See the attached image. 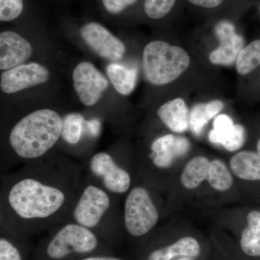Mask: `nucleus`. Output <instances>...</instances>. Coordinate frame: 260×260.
Here are the masks:
<instances>
[{
  "label": "nucleus",
  "instance_id": "27",
  "mask_svg": "<svg viewBox=\"0 0 260 260\" xmlns=\"http://www.w3.org/2000/svg\"><path fill=\"white\" fill-rule=\"evenodd\" d=\"M103 8L109 14L116 15L121 14L132 5H135L138 0H100Z\"/></svg>",
  "mask_w": 260,
  "mask_h": 260
},
{
  "label": "nucleus",
  "instance_id": "24",
  "mask_svg": "<svg viewBox=\"0 0 260 260\" xmlns=\"http://www.w3.org/2000/svg\"><path fill=\"white\" fill-rule=\"evenodd\" d=\"M207 179L210 185L218 191L227 190L233 184L232 174L226 166L220 160L210 162Z\"/></svg>",
  "mask_w": 260,
  "mask_h": 260
},
{
  "label": "nucleus",
  "instance_id": "20",
  "mask_svg": "<svg viewBox=\"0 0 260 260\" xmlns=\"http://www.w3.org/2000/svg\"><path fill=\"white\" fill-rule=\"evenodd\" d=\"M247 221V227L243 231L241 237V247L247 255L260 256V212L249 213Z\"/></svg>",
  "mask_w": 260,
  "mask_h": 260
},
{
  "label": "nucleus",
  "instance_id": "5",
  "mask_svg": "<svg viewBox=\"0 0 260 260\" xmlns=\"http://www.w3.org/2000/svg\"><path fill=\"white\" fill-rule=\"evenodd\" d=\"M98 245L96 236L91 229L76 223L61 227L51 239L47 247V254L51 259H64L73 253L87 254Z\"/></svg>",
  "mask_w": 260,
  "mask_h": 260
},
{
  "label": "nucleus",
  "instance_id": "2",
  "mask_svg": "<svg viewBox=\"0 0 260 260\" xmlns=\"http://www.w3.org/2000/svg\"><path fill=\"white\" fill-rule=\"evenodd\" d=\"M62 119L55 111L39 109L17 123L10 132L13 151L24 160L41 158L53 148L61 136Z\"/></svg>",
  "mask_w": 260,
  "mask_h": 260
},
{
  "label": "nucleus",
  "instance_id": "29",
  "mask_svg": "<svg viewBox=\"0 0 260 260\" xmlns=\"http://www.w3.org/2000/svg\"><path fill=\"white\" fill-rule=\"evenodd\" d=\"M223 0H189L191 4L205 8H215L221 4Z\"/></svg>",
  "mask_w": 260,
  "mask_h": 260
},
{
  "label": "nucleus",
  "instance_id": "31",
  "mask_svg": "<svg viewBox=\"0 0 260 260\" xmlns=\"http://www.w3.org/2000/svg\"><path fill=\"white\" fill-rule=\"evenodd\" d=\"M82 260H122L119 258L112 257V256H90Z\"/></svg>",
  "mask_w": 260,
  "mask_h": 260
},
{
  "label": "nucleus",
  "instance_id": "26",
  "mask_svg": "<svg viewBox=\"0 0 260 260\" xmlns=\"http://www.w3.org/2000/svg\"><path fill=\"white\" fill-rule=\"evenodd\" d=\"M23 10V0H0V20L13 21L21 15Z\"/></svg>",
  "mask_w": 260,
  "mask_h": 260
},
{
  "label": "nucleus",
  "instance_id": "13",
  "mask_svg": "<svg viewBox=\"0 0 260 260\" xmlns=\"http://www.w3.org/2000/svg\"><path fill=\"white\" fill-rule=\"evenodd\" d=\"M189 148V140L182 137L167 135L153 142L150 158L160 169L170 167L176 158L183 156Z\"/></svg>",
  "mask_w": 260,
  "mask_h": 260
},
{
  "label": "nucleus",
  "instance_id": "15",
  "mask_svg": "<svg viewBox=\"0 0 260 260\" xmlns=\"http://www.w3.org/2000/svg\"><path fill=\"white\" fill-rule=\"evenodd\" d=\"M158 115L162 123L174 133H183L189 126V111L181 98L165 103L159 108Z\"/></svg>",
  "mask_w": 260,
  "mask_h": 260
},
{
  "label": "nucleus",
  "instance_id": "17",
  "mask_svg": "<svg viewBox=\"0 0 260 260\" xmlns=\"http://www.w3.org/2000/svg\"><path fill=\"white\" fill-rule=\"evenodd\" d=\"M199 243L192 237H184L172 245L153 251L149 255L148 260H172L177 256L195 257L199 255Z\"/></svg>",
  "mask_w": 260,
  "mask_h": 260
},
{
  "label": "nucleus",
  "instance_id": "14",
  "mask_svg": "<svg viewBox=\"0 0 260 260\" xmlns=\"http://www.w3.org/2000/svg\"><path fill=\"white\" fill-rule=\"evenodd\" d=\"M246 132L244 126L235 124L226 114L215 117L213 129L209 134V140L213 144L223 145L229 151L233 152L242 148L245 141Z\"/></svg>",
  "mask_w": 260,
  "mask_h": 260
},
{
  "label": "nucleus",
  "instance_id": "22",
  "mask_svg": "<svg viewBox=\"0 0 260 260\" xmlns=\"http://www.w3.org/2000/svg\"><path fill=\"white\" fill-rule=\"evenodd\" d=\"M260 65V40L254 41L241 51L236 67L240 75L249 74Z\"/></svg>",
  "mask_w": 260,
  "mask_h": 260
},
{
  "label": "nucleus",
  "instance_id": "1",
  "mask_svg": "<svg viewBox=\"0 0 260 260\" xmlns=\"http://www.w3.org/2000/svg\"><path fill=\"white\" fill-rule=\"evenodd\" d=\"M69 200L67 189L51 179L25 176L12 183L6 195L10 212L21 221H44L55 218Z\"/></svg>",
  "mask_w": 260,
  "mask_h": 260
},
{
  "label": "nucleus",
  "instance_id": "32",
  "mask_svg": "<svg viewBox=\"0 0 260 260\" xmlns=\"http://www.w3.org/2000/svg\"><path fill=\"white\" fill-rule=\"evenodd\" d=\"M256 148H257L258 153L260 155V139L259 141H258L257 145H256Z\"/></svg>",
  "mask_w": 260,
  "mask_h": 260
},
{
  "label": "nucleus",
  "instance_id": "25",
  "mask_svg": "<svg viewBox=\"0 0 260 260\" xmlns=\"http://www.w3.org/2000/svg\"><path fill=\"white\" fill-rule=\"evenodd\" d=\"M176 0H144V11L149 18L159 20L167 16Z\"/></svg>",
  "mask_w": 260,
  "mask_h": 260
},
{
  "label": "nucleus",
  "instance_id": "11",
  "mask_svg": "<svg viewBox=\"0 0 260 260\" xmlns=\"http://www.w3.org/2000/svg\"><path fill=\"white\" fill-rule=\"evenodd\" d=\"M215 31L220 44L210 53V61L213 64L225 66L236 63L238 56L244 49V39L236 32L234 25L226 20L217 24Z\"/></svg>",
  "mask_w": 260,
  "mask_h": 260
},
{
  "label": "nucleus",
  "instance_id": "7",
  "mask_svg": "<svg viewBox=\"0 0 260 260\" xmlns=\"http://www.w3.org/2000/svg\"><path fill=\"white\" fill-rule=\"evenodd\" d=\"M89 169L109 192L123 194L129 190L131 186L129 173L119 167L110 154L106 152L95 154L89 162Z\"/></svg>",
  "mask_w": 260,
  "mask_h": 260
},
{
  "label": "nucleus",
  "instance_id": "18",
  "mask_svg": "<svg viewBox=\"0 0 260 260\" xmlns=\"http://www.w3.org/2000/svg\"><path fill=\"white\" fill-rule=\"evenodd\" d=\"M107 73L116 91L125 95L133 91L138 78L137 68L112 63L108 65Z\"/></svg>",
  "mask_w": 260,
  "mask_h": 260
},
{
  "label": "nucleus",
  "instance_id": "10",
  "mask_svg": "<svg viewBox=\"0 0 260 260\" xmlns=\"http://www.w3.org/2000/svg\"><path fill=\"white\" fill-rule=\"evenodd\" d=\"M49 71L39 63L20 64L6 70L1 75L0 88L5 93L11 94L46 83Z\"/></svg>",
  "mask_w": 260,
  "mask_h": 260
},
{
  "label": "nucleus",
  "instance_id": "21",
  "mask_svg": "<svg viewBox=\"0 0 260 260\" xmlns=\"http://www.w3.org/2000/svg\"><path fill=\"white\" fill-rule=\"evenodd\" d=\"M210 162L208 158L198 156L186 164L181 176V182L186 189L198 187L208 178Z\"/></svg>",
  "mask_w": 260,
  "mask_h": 260
},
{
  "label": "nucleus",
  "instance_id": "6",
  "mask_svg": "<svg viewBox=\"0 0 260 260\" xmlns=\"http://www.w3.org/2000/svg\"><path fill=\"white\" fill-rule=\"evenodd\" d=\"M111 198L107 190L88 184L82 191L73 208V221L89 229L97 227L110 210Z\"/></svg>",
  "mask_w": 260,
  "mask_h": 260
},
{
  "label": "nucleus",
  "instance_id": "23",
  "mask_svg": "<svg viewBox=\"0 0 260 260\" xmlns=\"http://www.w3.org/2000/svg\"><path fill=\"white\" fill-rule=\"evenodd\" d=\"M85 119L80 114H70L62 119L61 137L63 139L71 145L79 143L83 135Z\"/></svg>",
  "mask_w": 260,
  "mask_h": 260
},
{
  "label": "nucleus",
  "instance_id": "28",
  "mask_svg": "<svg viewBox=\"0 0 260 260\" xmlns=\"http://www.w3.org/2000/svg\"><path fill=\"white\" fill-rule=\"evenodd\" d=\"M0 260H22L18 248L5 238L0 239Z\"/></svg>",
  "mask_w": 260,
  "mask_h": 260
},
{
  "label": "nucleus",
  "instance_id": "9",
  "mask_svg": "<svg viewBox=\"0 0 260 260\" xmlns=\"http://www.w3.org/2000/svg\"><path fill=\"white\" fill-rule=\"evenodd\" d=\"M84 42L104 59L118 61L125 53V46L107 28L96 22H88L80 28Z\"/></svg>",
  "mask_w": 260,
  "mask_h": 260
},
{
  "label": "nucleus",
  "instance_id": "8",
  "mask_svg": "<svg viewBox=\"0 0 260 260\" xmlns=\"http://www.w3.org/2000/svg\"><path fill=\"white\" fill-rule=\"evenodd\" d=\"M73 85L84 105H95L102 93L109 86L105 77L92 63L83 61L77 65L73 73Z\"/></svg>",
  "mask_w": 260,
  "mask_h": 260
},
{
  "label": "nucleus",
  "instance_id": "19",
  "mask_svg": "<svg viewBox=\"0 0 260 260\" xmlns=\"http://www.w3.org/2000/svg\"><path fill=\"white\" fill-rule=\"evenodd\" d=\"M223 103L218 100L195 105L189 114V127L193 134L200 136L205 126L223 110Z\"/></svg>",
  "mask_w": 260,
  "mask_h": 260
},
{
  "label": "nucleus",
  "instance_id": "16",
  "mask_svg": "<svg viewBox=\"0 0 260 260\" xmlns=\"http://www.w3.org/2000/svg\"><path fill=\"white\" fill-rule=\"evenodd\" d=\"M232 172L244 180L260 181V155L250 151H241L230 160Z\"/></svg>",
  "mask_w": 260,
  "mask_h": 260
},
{
  "label": "nucleus",
  "instance_id": "12",
  "mask_svg": "<svg viewBox=\"0 0 260 260\" xmlns=\"http://www.w3.org/2000/svg\"><path fill=\"white\" fill-rule=\"evenodd\" d=\"M30 43L17 32L0 34V69L10 70L23 64L31 56Z\"/></svg>",
  "mask_w": 260,
  "mask_h": 260
},
{
  "label": "nucleus",
  "instance_id": "33",
  "mask_svg": "<svg viewBox=\"0 0 260 260\" xmlns=\"http://www.w3.org/2000/svg\"><path fill=\"white\" fill-rule=\"evenodd\" d=\"M177 260H191V259H189V257H183V258H181V259H179Z\"/></svg>",
  "mask_w": 260,
  "mask_h": 260
},
{
  "label": "nucleus",
  "instance_id": "4",
  "mask_svg": "<svg viewBox=\"0 0 260 260\" xmlns=\"http://www.w3.org/2000/svg\"><path fill=\"white\" fill-rule=\"evenodd\" d=\"M159 213L148 191L136 186L126 197L124 208L126 230L133 237H142L150 232L157 223Z\"/></svg>",
  "mask_w": 260,
  "mask_h": 260
},
{
  "label": "nucleus",
  "instance_id": "3",
  "mask_svg": "<svg viewBox=\"0 0 260 260\" xmlns=\"http://www.w3.org/2000/svg\"><path fill=\"white\" fill-rule=\"evenodd\" d=\"M189 63L190 58L185 50L164 41L149 43L143 51L145 76L153 85H166L177 80Z\"/></svg>",
  "mask_w": 260,
  "mask_h": 260
},
{
  "label": "nucleus",
  "instance_id": "30",
  "mask_svg": "<svg viewBox=\"0 0 260 260\" xmlns=\"http://www.w3.org/2000/svg\"><path fill=\"white\" fill-rule=\"evenodd\" d=\"M85 126L88 129L89 134L93 137H96L100 133L101 122L98 119L85 121Z\"/></svg>",
  "mask_w": 260,
  "mask_h": 260
}]
</instances>
